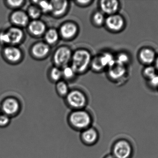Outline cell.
I'll list each match as a JSON object with an SVG mask.
<instances>
[{
  "instance_id": "obj_1",
  "label": "cell",
  "mask_w": 158,
  "mask_h": 158,
  "mask_svg": "<svg viewBox=\"0 0 158 158\" xmlns=\"http://www.w3.org/2000/svg\"><path fill=\"white\" fill-rule=\"evenodd\" d=\"M69 121L71 126L79 130H84L92 123L91 115L85 110L79 109L73 111L69 117Z\"/></svg>"
},
{
  "instance_id": "obj_2",
  "label": "cell",
  "mask_w": 158,
  "mask_h": 158,
  "mask_svg": "<svg viewBox=\"0 0 158 158\" xmlns=\"http://www.w3.org/2000/svg\"><path fill=\"white\" fill-rule=\"evenodd\" d=\"M90 61L91 55L88 51L78 50L72 56V68L75 72H82L87 68Z\"/></svg>"
},
{
  "instance_id": "obj_3",
  "label": "cell",
  "mask_w": 158,
  "mask_h": 158,
  "mask_svg": "<svg viewBox=\"0 0 158 158\" xmlns=\"http://www.w3.org/2000/svg\"><path fill=\"white\" fill-rule=\"evenodd\" d=\"M23 38V32L18 28H12L7 31L0 33V42L4 44H17Z\"/></svg>"
},
{
  "instance_id": "obj_4",
  "label": "cell",
  "mask_w": 158,
  "mask_h": 158,
  "mask_svg": "<svg viewBox=\"0 0 158 158\" xmlns=\"http://www.w3.org/2000/svg\"><path fill=\"white\" fill-rule=\"evenodd\" d=\"M132 152L131 144L125 140L117 141L112 148V155L115 158H130Z\"/></svg>"
},
{
  "instance_id": "obj_5",
  "label": "cell",
  "mask_w": 158,
  "mask_h": 158,
  "mask_svg": "<svg viewBox=\"0 0 158 158\" xmlns=\"http://www.w3.org/2000/svg\"><path fill=\"white\" fill-rule=\"evenodd\" d=\"M67 101L71 107L77 110L84 107L86 103L85 96L81 92L77 90L68 94Z\"/></svg>"
},
{
  "instance_id": "obj_6",
  "label": "cell",
  "mask_w": 158,
  "mask_h": 158,
  "mask_svg": "<svg viewBox=\"0 0 158 158\" xmlns=\"http://www.w3.org/2000/svg\"><path fill=\"white\" fill-rule=\"evenodd\" d=\"M71 57L70 49L67 47H61L56 50L54 55V61L57 66H65Z\"/></svg>"
},
{
  "instance_id": "obj_7",
  "label": "cell",
  "mask_w": 158,
  "mask_h": 158,
  "mask_svg": "<svg viewBox=\"0 0 158 158\" xmlns=\"http://www.w3.org/2000/svg\"><path fill=\"white\" fill-rule=\"evenodd\" d=\"M19 103L15 98H7L2 104V109L3 113L10 117L16 115L19 111Z\"/></svg>"
},
{
  "instance_id": "obj_8",
  "label": "cell",
  "mask_w": 158,
  "mask_h": 158,
  "mask_svg": "<svg viewBox=\"0 0 158 158\" xmlns=\"http://www.w3.org/2000/svg\"><path fill=\"white\" fill-rule=\"evenodd\" d=\"M126 69L124 65L117 60H114L109 66V74L112 79H119L124 75Z\"/></svg>"
},
{
  "instance_id": "obj_9",
  "label": "cell",
  "mask_w": 158,
  "mask_h": 158,
  "mask_svg": "<svg viewBox=\"0 0 158 158\" xmlns=\"http://www.w3.org/2000/svg\"><path fill=\"white\" fill-rule=\"evenodd\" d=\"M82 141L86 145H93L98 139V134L97 130L93 128H88L83 130L81 134Z\"/></svg>"
},
{
  "instance_id": "obj_10",
  "label": "cell",
  "mask_w": 158,
  "mask_h": 158,
  "mask_svg": "<svg viewBox=\"0 0 158 158\" xmlns=\"http://www.w3.org/2000/svg\"><path fill=\"white\" fill-rule=\"evenodd\" d=\"M106 24L110 29L118 31L123 27L124 24L123 19L118 15H111L106 19Z\"/></svg>"
},
{
  "instance_id": "obj_11",
  "label": "cell",
  "mask_w": 158,
  "mask_h": 158,
  "mask_svg": "<svg viewBox=\"0 0 158 158\" xmlns=\"http://www.w3.org/2000/svg\"><path fill=\"white\" fill-rule=\"evenodd\" d=\"M4 54L6 59L13 62L19 61L21 57V51L15 46L6 47L4 51Z\"/></svg>"
},
{
  "instance_id": "obj_12",
  "label": "cell",
  "mask_w": 158,
  "mask_h": 158,
  "mask_svg": "<svg viewBox=\"0 0 158 158\" xmlns=\"http://www.w3.org/2000/svg\"><path fill=\"white\" fill-rule=\"evenodd\" d=\"M100 5L104 13L111 15L118 10L119 4L115 0H104L100 2Z\"/></svg>"
},
{
  "instance_id": "obj_13",
  "label": "cell",
  "mask_w": 158,
  "mask_h": 158,
  "mask_svg": "<svg viewBox=\"0 0 158 158\" xmlns=\"http://www.w3.org/2000/svg\"><path fill=\"white\" fill-rule=\"evenodd\" d=\"M11 20L17 26L24 27L28 22V16L23 11H16L12 14Z\"/></svg>"
},
{
  "instance_id": "obj_14",
  "label": "cell",
  "mask_w": 158,
  "mask_h": 158,
  "mask_svg": "<svg viewBox=\"0 0 158 158\" xmlns=\"http://www.w3.org/2000/svg\"><path fill=\"white\" fill-rule=\"evenodd\" d=\"M77 31V26L74 23H65L61 27L60 32L61 35L66 39H69L75 36Z\"/></svg>"
},
{
  "instance_id": "obj_15",
  "label": "cell",
  "mask_w": 158,
  "mask_h": 158,
  "mask_svg": "<svg viewBox=\"0 0 158 158\" xmlns=\"http://www.w3.org/2000/svg\"><path fill=\"white\" fill-rule=\"evenodd\" d=\"M52 5V12L55 15H63L67 9L68 2L66 1H52L50 2Z\"/></svg>"
},
{
  "instance_id": "obj_16",
  "label": "cell",
  "mask_w": 158,
  "mask_h": 158,
  "mask_svg": "<svg viewBox=\"0 0 158 158\" xmlns=\"http://www.w3.org/2000/svg\"><path fill=\"white\" fill-rule=\"evenodd\" d=\"M31 33L36 36L41 35L45 30V25L42 21L35 20L30 23L28 27Z\"/></svg>"
},
{
  "instance_id": "obj_17",
  "label": "cell",
  "mask_w": 158,
  "mask_h": 158,
  "mask_svg": "<svg viewBox=\"0 0 158 158\" xmlns=\"http://www.w3.org/2000/svg\"><path fill=\"white\" fill-rule=\"evenodd\" d=\"M50 51L48 45L44 43L36 44L32 47L31 51L34 56L38 58L43 57L46 56Z\"/></svg>"
},
{
  "instance_id": "obj_18",
  "label": "cell",
  "mask_w": 158,
  "mask_h": 158,
  "mask_svg": "<svg viewBox=\"0 0 158 158\" xmlns=\"http://www.w3.org/2000/svg\"><path fill=\"white\" fill-rule=\"evenodd\" d=\"M140 57L143 62L147 64H150L154 61L155 54L152 50L149 49H144L140 53Z\"/></svg>"
},
{
  "instance_id": "obj_19",
  "label": "cell",
  "mask_w": 158,
  "mask_h": 158,
  "mask_svg": "<svg viewBox=\"0 0 158 158\" xmlns=\"http://www.w3.org/2000/svg\"><path fill=\"white\" fill-rule=\"evenodd\" d=\"M58 39V33L56 30L51 29L45 33V39L48 44H53L57 41Z\"/></svg>"
},
{
  "instance_id": "obj_20",
  "label": "cell",
  "mask_w": 158,
  "mask_h": 158,
  "mask_svg": "<svg viewBox=\"0 0 158 158\" xmlns=\"http://www.w3.org/2000/svg\"><path fill=\"white\" fill-rule=\"evenodd\" d=\"M99 60L103 67L109 66L113 62L114 59L113 56L109 53H105L99 56Z\"/></svg>"
},
{
  "instance_id": "obj_21",
  "label": "cell",
  "mask_w": 158,
  "mask_h": 158,
  "mask_svg": "<svg viewBox=\"0 0 158 158\" xmlns=\"http://www.w3.org/2000/svg\"><path fill=\"white\" fill-rule=\"evenodd\" d=\"M28 13L30 17L36 19L40 15L41 10L37 6H31L29 8Z\"/></svg>"
},
{
  "instance_id": "obj_22",
  "label": "cell",
  "mask_w": 158,
  "mask_h": 158,
  "mask_svg": "<svg viewBox=\"0 0 158 158\" xmlns=\"http://www.w3.org/2000/svg\"><path fill=\"white\" fill-rule=\"evenodd\" d=\"M56 89L61 95H66L68 93V87L66 83L64 82H58L56 85Z\"/></svg>"
},
{
  "instance_id": "obj_23",
  "label": "cell",
  "mask_w": 158,
  "mask_h": 158,
  "mask_svg": "<svg viewBox=\"0 0 158 158\" xmlns=\"http://www.w3.org/2000/svg\"><path fill=\"white\" fill-rule=\"evenodd\" d=\"M38 4L41 9L44 12H52V6L51 2L47 1H39Z\"/></svg>"
},
{
  "instance_id": "obj_24",
  "label": "cell",
  "mask_w": 158,
  "mask_h": 158,
  "mask_svg": "<svg viewBox=\"0 0 158 158\" xmlns=\"http://www.w3.org/2000/svg\"><path fill=\"white\" fill-rule=\"evenodd\" d=\"M62 71L58 68L54 67L52 69L51 71V76L54 81H58L62 77Z\"/></svg>"
},
{
  "instance_id": "obj_25",
  "label": "cell",
  "mask_w": 158,
  "mask_h": 158,
  "mask_svg": "<svg viewBox=\"0 0 158 158\" xmlns=\"http://www.w3.org/2000/svg\"><path fill=\"white\" fill-rule=\"evenodd\" d=\"M75 72L72 67L65 66L62 71V74L67 79H70L74 76Z\"/></svg>"
},
{
  "instance_id": "obj_26",
  "label": "cell",
  "mask_w": 158,
  "mask_h": 158,
  "mask_svg": "<svg viewBox=\"0 0 158 158\" xmlns=\"http://www.w3.org/2000/svg\"><path fill=\"white\" fill-rule=\"evenodd\" d=\"M10 122V117L5 114L0 115V127L5 128L9 125Z\"/></svg>"
},
{
  "instance_id": "obj_27",
  "label": "cell",
  "mask_w": 158,
  "mask_h": 158,
  "mask_svg": "<svg viewBox=\"0 0 158 158\" xmlns=\"http://www.w3.org/2000/svg\"><path fill=\"white\" fill-rule=\"evenodd\" d=\"M93 19L96 24L97 25H101L104 23L105 18L102 13L97 12L94 15Z\"/></svg>"
},
{
  "instance_id": "obj_28",
  "label": "cell",
  "mask_w": 158,
  "mask_h": 158,
  "mask_svg": "<svg viewBox=\"0 0 158 158\" xmlns=\"http://www.w3.org/2000/svg\"><path fill=\"white\" fill-rule=\"evenodd\" d=\"M92 66L94 70L97 71L101 70L102 69L104 68L100 63L99 56L96 57L94 58V60L92 61Z\"/></svg>"
},
{
  "instance_id": "obj_29",
  "label": "cell",
  "mask_w": 158,
  "mask_h": 158,
  "mask_svg": "<svg viewBox=\"0 0 158 158\" xmlns=\"http://www.w3.org/2000/svg\"><path fill=\"white\" fill-rule=\"evenodd\" d=\"M144 73L150 79L156 75V70H155V68L151 66L146 68L145 69Z\"/></svg>"
},
{
  "instance_id": "obj_30",
  "label": "cell",
  "mask_w": 158,
  "mask_h": 158,
  "mask_svg": "<svg viewBox=\"0 0 158 158\" xmlns=\"http://www.w3.org/2000/svg\"><path fill=\"white\" fill-rule=\"evenodd\" d=\"M23 1H8L7 3L8 5L13 8L19 7L23 3Z\"/></svg>"
},
{
  "instance_id": "obj_31",
  "label": "cell",
  "mask_w": 158,
  "mask_h": 158,
  "mask_svg": "<svg viewBox=\"0 0 158 158\" xmlns=\"http://www.w3.org/2000/svg\"><path fill=\"white\" fill-rule=\"evenodd\" d=\"M117 61L124 65V63H127L129 60V58L127 55L124 53H121L119 55Z\"/></svg>"
},
{
  "instance_id": "obj_32",
  "label": "cell",
  "mask_w": 158,
  "mask_h": 158,
  "mask_svg": "<svg viewBox=\"0 0 158 158\" xmlns=\"http://www.w3.org/2000/svg\"><path fill=\"white\" fill-rule=\"evenodd\" d=\"M151 84L154 86H158V76L156 75L150 79Z\"/></svg>"
},
{
  "instance_id": "obj_33",
  "label": "cell",
  "mask_w": 158,
  "mask_h": 158,
  "mask_svg": "<svg viewBox=\"0 0 158 158\" xmlns=\"http://www.w3.org/2000/svg\"><path fill=\"white\" fill-rule=\"evenodd\" d=\"M90 1H78V2L80 4H86L87 3L89 2Z\"/></svg>"
},
{
  "instance_id": "obj_34",
  "label": "cell",
  "mask_w": 158,
  "mask_h": 158,
  "mask_svg": "<svg viewBox=\"0 0 158 158\" xmlns=\"http://www.w3.org/2000/svg\"><path fill=\"white\" fill-rule=\"evenodd\" d=\"M105 158H115V157L113 155H108L106 156L105 157Z\"/></svg>"
},
{
  "instance_id": "obj_35",
  "label": "cell",
  "mask_w": 158,
  "mask_h": 158,
  "mask_svg": "<svg viewBox=\"0 0 158 158\" xmlns=\"http://www.w3.org/2000/svg\"><path fill=\"white\" fill-rule=\"evenodd\" d=\"M156 65L158 69V57L157 59L156 60Z\"/></svg>"
}]
</instances>
